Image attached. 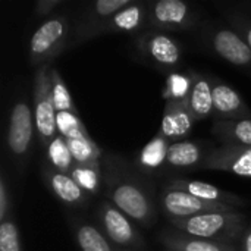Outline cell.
<instances>
[{
	"label": "cell",
	"mask_w": 251,
	"mask_h": 251,
	"mask_svg": "<svg viewBox=\"0 0 251 251\" xmlns=\"http://www.w3.org/2000/svg\"><path fill=\"white\" fill-rule=\"evenodd\" d=\"M106 200L137 226L151 228L159 216V196L153 179L144 176L126 157L107 151L101 160Z\"/></svg>",
	"instance_id": "cell-1"
},
{
	"label": "cell",
	"mask_w": 251,
	"mask_h": 251,
	"mask_svg": "<svg viewBox=\"0 0 251 251\" xmlns=\"http://www.w3.org/2000/svg\"><path fill=\"white\" fill-rule=\"evenodd\" d=\"M168 222L172 229L190 237L225 244H235L240 241L249 225L247 216L238 210L212 212L184 219H168Z\"/></svg>",
	"instance_id": "cell-2"
},
{
	"label": "cell",
	"mask_w": 251,
	"mask_h": 251,
	"mask_svg": "<svg viewBox=\"0 0 251 251\" xmlns=\"http://www.w3.org/2000/svg\"><path fill=\"white\" fill-rule=\"evenodd\" d=\"M199 40L218 57L241 68L251 76V49L243 35L228 22L219 19H204L194 31Z\"/></svg>",
	"instance_id": "cell-3"
},
{
	"label": "cell",
	"mask_w": 251,
	"mask_h": 251,
	"mask_svg": "<svg viewBox=\"0 0 251 251\" xmlns=\"http://www.w3.org/2000/svg\"><path fill=\"white\" fill-rule=\"evenodd\" d=\"M74 21L66 13H56L46 19L32 34L28 49L29 65L35 69L51 62L71 46Z\"/></svg>",
	"instance_id": "cell-4"
},
{
	"label": "cell",
	"mask_w": 251,
	"mask_h": 251,
	"mask_svg": "<svg viewBox=\"0 0 251 251\" xmlns=\"http://www.w3.org/2000/svg\"><path fill=\"white\" fill-rule=\"evenodd\" d=\"M204 21V12L184 0H147L146 29L163 32L196 31Z\"/></svg>",
	"instance_id": "cell-5"
},
{
	"label": "cell",
	"mask_w": 251,
	"mask_h": 251,
	"mask_svg": "<svg viewBox=\"0 0 251 251\" xmlns=\"http://www.w3.org/2000/svg\"><path fill=\"white\" fill-rule=\"evenodd\" d=\"M34 138H37L34 113L28 100L19 97L9 112L7 124V151L19 175L24 174L32 153Z\"/></svg>",
	"instance_id": "cell-6"
},
{
	"label": "cell",
	"mask_w": 251,
	"mask_h": 251,
	"mask_svg": "<svg viewBox=\"0 0 251 251\" xmlns=\"http://www.w3.org/2000/svg\"><path fill=\"white\" fill-rule=\"evenodd\" d=\"M50 68L51 65H44L35 69L32 82V113L37 131V141L43 150H46L57 135V112L51 97Z\"/></svg>",
	"instance_id": "cell-7"
},
{
	"label": "cell",
	"mask_w": 251,
	"mask_h": 251,
	"mask_svg": "<svg viewBox=\"0 0 251 251\" xmlns=\"http://www.w3.org/2000/svg\"><path fill=\"white\" fill-rule=\"evenodd\" d=\"M135 50L151 65L172 74L182 62V44L169 32L144 29L134 37Z\"/></svg>",
	"instance_id": "cell-8"
},
{
	"label": "cell",
	"mask_w": 251,
	"mask_h": 251,
	"mask_svg": "<svg viewBox=\"0 0 251 251\" xmlns=\"http://www.w3.org/2000/svg\"><path fill=\"white\" fill-rule=\"evenodd\" d=\"M97 226L116 249L146 251V240L138 226L106 199L97 207Z\"/></svg>",
	"instance_id": "cell-9"
},
{
	"label": "cell",
	"mask_w": 251,
	"mask_h": 251,
	"mask_svg": "<svg viewBox=\"0 0 251 251\" xmlns=\"http://www.w3.org/2000/svg\"><path fill=\"white\" fill-rule=\"evenodd\" d=\"M132 0H97L87 4L74 19L72 38L69 47H76L93 38H97L99 31L106 21Z\"/></svg>",
	"instance_id": "cell-10"
},
{
	"label": "cell",
	"mask_w": 251,
	"mask_h": 251,
	"mask_svg": "<svg viewBox=\"0 0 251 251\" xmlns=\"http://www.w3.org/2000/svg\"><path fill=\"white\" fill-rule=\"evenodd\" d=\"M159 207L168 219H184L203 213L237 210L225 204L207 203L188 193L174 190L165 185H162L159 191Z\"/></svg>",
	"instance_id": "cell-11"
},
{
	"label": "cell",
	"mask_w": 251,
	"mask_h": 251,
	"mask_svg": "<svg viewBox=\"0 0 251 251\" xmlns=\"http://www.w3.org/2000/svg\"><path fill=\"white\" fill-rule=\"evenodd\" d=\"M215 149L213 143L206 140H182L172 143L168 153L166 175L169 178L176 176L181 172L201 169L204 160Z\"/></svg>",
	"instance_id": "cell-12"
},
{
	"label": "cell",
	"mask_w": 251,
	"mask_h": 251,
	"mask_svg": "<svg viewBox=\"0 0 251 251\" xmlns=\"http://www.w3.org/2000/svg\"><path fill=\"white\" fill-rule=\"evenodd\" d=\"M40 171L43 184L63 206L69 209H82L90 204L91 197L74 181L69 174L59 172L44 162H41Z\"/></svg>",
	"instance_id": "cell-13"
},
{
	"label": "cell",
	"mask_w": 251,
	"mask_h": 251,
	"mask_svg": "<svg viewBox=\"0 0 251 251\" xmlns=\"http://www.w3.org/2000/svg\"><path fill=\"white\" fill-rule=\"evenodd\" d=\"M213 91V121H237L251 118V109L243 96L221 78L210 75Z\"/></svg>",
	"instance_id": "cell-14"
},
{
	"label": "cell",
	"mask_w": 251,
	"mask_h": 251,
	"mask_svg": "<svg viewBox=\"0 0 251 251\" xmlns=\"http://www.w3.org/2000/svg\"><path fill=\"white\" fill-rule=\"evenodd\" d=\"M201 171L229 172L237 176L251 178V147L219 146L204 160Z\"/></svg>",
	"instance_id": "cell-15"
},
{
	"label": "cell",
	"mask_w": 251,
	"mask_h": 251,
	"mask_svg": "<svg viewBox=\"0 0 251 251\" xmlns=\"http://www.w3.org/2000/svg\"><path fill=\"white\" fill-rule=\"evenodd\" d=\"M165 187L174 188V190H179L184 193H188L200 200H204L207 203H216V204H225L228 207L232 209H240L246 206V201L243 197L232 194L229 191H225L216 185H212L209 182H203V181H197V179H188V178H182V176H174V178H168L163 182Z\"/></svg>",
	"instance_id": "cell-16"
},
{
	"label": "cell",
	"mask_w": 251,
	"mask_h": 251,
	"mask_svg": "<svg viewBox=\"0 0 251 251\" xmlns=\"http://www.w3.org/2000/svg\"><path fill=\"white\" fill-rule=\"evenodd\" d=\"M171 141L165 138L162 134H156L135 156L134 166L147 178H163L166 176L168 166V153L171 147Z\"/></svg>",
	"instance_id": "cell-17"
},
{
	"label": "cell",
	"mask_w": 251,
	"mask_h": 251,
	"mask_svg": "<svg viewBox=\"0 0 251 251\" xmlns=\"http://www.w3.org/2000/svg\"><path fill=\"white\" fill-rule=\"evenodd\" d=\"M147 1L132 0L128 6L112 15L99 31L97 37L109 34H138L146 29Z\"/></svg>",
	"instance_id": "cell-18"
},
{
	"label": "cell",
	"mask_w": 251,
	"mask_h": 251,
	"mask_svg": "<svg viewBox=\"0 0 251 251\" xmlns=\"http://www.w3.org/2000/svg\"><path fill=\"white\" fill-rule=\"evenodd\" d=\"M194 124L196 119L187 101H165L159 134H162L171 143L182 141L191 134Z\"/></svg>",
	"instance_id": "cell-19"
},
{
	"label": "cell",
	"mask_w": 251,
	"mask_h": 251,
	"mask_svg": "<svg viewBox=\"0 0 251 251\" xmlns=\"http://www.w3.org/2000/svg\"><path fill=\"white\" fill-rule=\"evenodd\" d=\"M157 240L165 251H240V247H237L235 244L196 238L175 229L162 231Z\"/></svg>",
	"instance_id": "cell-20"
},
{
	"label": "cell",
	"mask_w": 251,
	"mask_h": 251,
	"mask_svg": "<svg viewBox=\"0 0 251 251\" xmlns=\"http://www.w3.org/2000/svg\"><path fill=\"white\" fill-rule=\"evenodd\" d=\"M68 224L79 251H121L107 240L96 224L78 216H69Z\"/></svg>",
	"instance_id": "cell-21"
},
{
	"label": "cell",
	"mask_w": 251,
	"mask_h": 251,
	"mask_svg": "<svg viewBox=\"0 0 251 251\" xmlns=\"http://www.w3.org/2000/svg\"><path fill=\"white\" fill-rule=\"evenodd\" d=\"M193 85L190 96L187 99L188 107L194 115L196 122L213 118V91L210 82V74H201L199 71L190 69Z\"/></svg>",
	"instance_id": "cell-22"
},
{
	"label": "cell",
	"mask_w": 251,
	"mask_h": 251,
	"mask_svg": "<svg viewBox=\"0 0 251 251\" xmlns=\"http://www.w3.org/2000/svg\"><path fill=\"white\" fill-rule=\"evenodd\" d=\"M212 134L221 146L251 147V118L237 121H213Z\"/></svg>",
	"instance_id": "cell-23"
},
{
	"label": "cell",
	"mask_w": 251,
	"mask_h": 251,
	"mask_svg": "<svg viewBox=\"0 0 251 251\" xmlns=\"http://www.w3.org/2000/svg\"><path fill=\"white\" fill-rule=\"evenodd\" d=\"M69 175L91 199L99 196L100 190L103 188L101 162L87 163V165L74 163L71 171H69Z\"/></svg>",
	"instance_id": "cell-24"
},
{
	"label": "cell",
	"mask_w": 251,
	"mask_h": 251,
	"mask_svg": "<svg viewBox=\"0 0 251 251\" xmlns=\"http://www.w3.org/2000/svg\"><path fill=\"white\" fill-rule=\"evenodd\" d=\"M225 22H228L235 31H238L251 49V10L247 4L218 3L216 4Z\"/></svg>",
	"instance_id": "cell-25"
},
{
	"label": "cell",
	"mask_w": 251,
	"mask_h": 251,
	"mask_svg": "<svg viewBox=\"0 0 251 251\" xmlns=\"http://www.w3.org/2000/svg\"><path fill=\"white\" fill-rule=\"evenodd\" d=\"M43 162L59 172L69 174V171L74 165V157L71 154L68 141L62 135L57 134L54 137V140L49 144V147L44 150Z\"/></svg>",
	"instance_id": "cell-26"
},
{
	"label": "cell",
	"mask_w": 251,
	"mask_h": 251,
	"mask_svg": "<svg viewBox=\"0 0 251 251\" xmlns=\"http://www.w3.org/2000/svg\"><path fill=\"white\" fill-rule=\"evenodd\" d=\"M193 85V78L190 71L187 72H172L168 74L165 87H163V99L165 101H187Z\"/></svg>",
	"instance_id": "cell-27"
},
{
	"label": "cell",
	"mask_w": 251,
	"mask_h": 251,
	"mask_svg": "<svg viewBox=\"0 0 251 251\" xmlns=\"http://www.w3.org/2000/svg\"><path fill=\"white\" fill-rule=\"evenodd\" d=\"M66 141H68L71 154L74 157V163L87 165V163H99L103 160L104 151L91 137L66 140Z\"/></svg>",
	"instance_id": "cell-28"
},
{
	"label": "cell",
	"mask_w": 251,
	"mask_h": 251,
	"mask_svg": "<svg viewBox=\"0 0 251 251\" xmlns=\"http://www.w3.org/2000/svg\"><path fill=\"white\" fill-rule=\"evenodd\" d=\"M50 85H51V97H53V103L56 107V112H72V113H78L72 94L62 76V74L59 72L57 68L51 66L50 68Z\"/></svg>",
	"instance_id": "cell-29"
},
{
	"label": "cell",
	"mask_w": 251,
	"mask_h": 251,
	"mask_svg": "<svg viewBox=\"0 0 251 251\" xmlns=\"http://www.w3.org/2000/svg\"><path fill=\"white\" fill-rule=\"evenodd\" d=\"M56 126H57V134L62 135L65 140H76V138L90 137L78 113L59 112L56 116Z\"/></svg>",
	"instance_id": "cell-30"
},
{
	"label": "cell",
	"mask_w": 251,
	"mask_h": 251,
	"mask_svg": "<svg viewBox=\"0 0 251 251\" xmlns=\"http://www.w3.org/2000/svg\"><path fill=\"white\" fill-rule=\"evenodd\" d=\"M0 251H24L19 229L12 216L0 224Z\"/></svg>",
	"instance_id": "cell-31"
},
{
	"label": "cell",
	"mask_w": 251,
	"mask_h": 251,
	"mask_svg": "<svg viewBox=\"0 0 251 251\" xmlns=\"http://www.w3.org/2000/svg\"><path fill=\"white\" fill-rule=\"evenodd\" d=\"M12 216V193L7 185L4 172L0 175V224Z\"/></svg>",
	"instance_id": "cell-32"
},
{
	"label": "cell",
	"mask_w": 251,
	"mask_h": 251,
	"mask_svg": "<svg viewBox=\"0 0 251 251\" xmlns=\"http://www.w3.org/2000/svg\"><path fill=\"white\" fill-rule=\"evenodd\" d=\"M65 3L66 0H38L34 4V15L49 19L53 15H56L54 12Z\"/></svg>",
	"instance_id": "cell-33"
},
{
	"label": "cell",
	"mask_w": 251,
	"mask_h": 251,
	"mask_svg": "<svg viewBox=\"0 0 251 251\" xmlns=\"http://www.w3.org/2000/svg\"><path fill=\"white\" fill-rule=\"evenodd\" d=\"M240 251H251V224H249L240 240Z\"/></svg>",
	"instance_id": "cell-34"
},
{
	"label": "cell",
	"mask_w": 251,
	"mask_h": 251,
	"mask_svg": "<svg viewBox=\"0 0 251 251\" xmlns=\"http://www.w3.org/2000/svg\"><path fill=\"white\" fill-rule=\"evenodd\" d=\"M121 251H128V250H121Z\"/></svg>",
	"instance_id": "cell-35"
}]
</instances>
